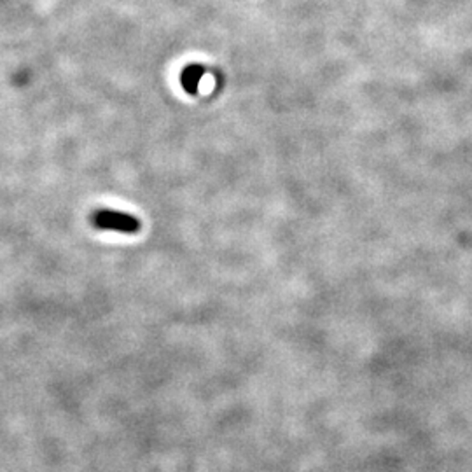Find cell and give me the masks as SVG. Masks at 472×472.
<instances>
[{
  "instance_id": "6da1fadb",
  "label": "cell",
  "mask_w": 472,
  "mask_h": 472,
  "mask_svg": "<svg viewBox=\"0 0 472 472\" xmlns=\"http://www.w3.org/2000/svg\"><path fill=\"white\" fill-rule=\"evenodd\" d=\"M91 222L98 230L117 231V233L135 235L140 231V220L136 217L116 210H97L91 217Z\"/></svg>"
},
{
  "instance_id": "7a4b0ae2",
  "label": "cell",
  "mask_w": 472,
  "mask_h": 472,
  "mask_svg": "<svg viewBox=\"0 0 472 472\" xmlns=\"http://www.w3.org/2000/svg\"><path fill=\"white\" fill-rule=\"evenodd\" d=\"M203 74H205L203 65H198V63L188 65V67L181 72L182 90L188 91L189 95H196L198 90H200V82H201V77H203Z\"/></svg>"
}]
</instances>
